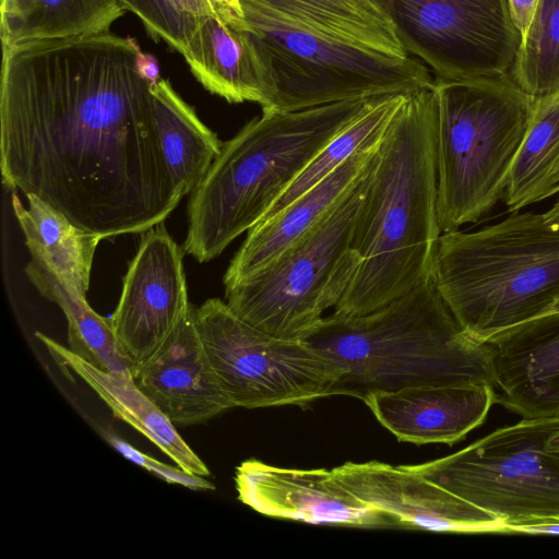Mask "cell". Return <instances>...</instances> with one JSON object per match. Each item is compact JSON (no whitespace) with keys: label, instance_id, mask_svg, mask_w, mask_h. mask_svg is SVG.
Instances as JSON below:
<instances>
[{"label":"cell","instance_id":"cell-1","mask_svg":"<svg viewBox=\"0 0 559 559\" xmlns=\"http://www.w3.org/2000/svg\"><path fill=\"white\" fill-rule=\"evenodd\" d=\"M139 45L110 32L2 48L0 169L104 238L164 223L180 198L167 168Z\"/></svg>","mask_w":559,"mask_h":559},{"label":"cell","instance_id":"cell-2","mask_svg":"<svg viewBox=\"0 0 559 559\" xmlns=\"http://www.w3.org/2000/svg\"><path fill=\"white\" fill-rule=\"evenodd\" d=\"M433 84L407 94L386 127L352 236L354 276L333 312H372L431 277L438 221Z\"/></svg>","mask_w":559,"mask_h":559},{"label":"cell","instance_id":"cell-3","mask_svg":"<svg viewBox=\"0 0 559 559\" xmlns=\"http://www.w3.org/2000/svg\"><path fill=\"white\" fill-rule=\"evenodd\" d=\"M344 374L333 395L442 384H492L491 348L460 326L432 277L367 314L332 312L302 338Z\"/></svg>","mask_w":559,"mask_h":559},{"label":"cell","instance_id":"cell-4","mask_svg":"<svg viewBox=\"0 0 559 559\" xmlns=\"http://www.w3.org/2000/svg\"><path fill=\"white\" fill-rule=\"evenodd\" d=\"M378 97L296 111L262 110L247 122L223 142L190 194L185 253L200 263L218 257L258 224L319 151Z\"/></svg>","mask_w":559,"mask_h":559},{"label":"cell","instance_id":"cell-5","mask_svg":"<svg viewBox=\"0 0 559 559\" xmlns=\"http://www.w3.org/2000/svg\"><path fill=\"white\" fill-rule=\"evenodd\" d=\"M431 277L462 330L487 343L559 300V229L543 214L513 212L475 231L443 233Z\"/></svg>","mask_w":559,"mask_h":559},{"label":"cell","instance_id":"cell-6","mask_svg":"<svg viewBox=\"0 0 559 559\" xmlns=\"http://www.w3.org/2000/svg\"><path fill=\"white\" fill-rule=\"evenodd\" d=\"M441 233L477 222L506 193L536 97L511 78L433 83Z\"/></svg>","mask_w":559,"mask_h":559},{"label":"cell","instance_id":"cell-7","mask_svg":"<svg viewBox=\"0 0 559 559\" xmlns=\"http://www.w3.org/2000/svg\"><path fill=\"white\" fill-rule=\"evenodd\" d=\"M262 110L296 111L336 102L409 93L435 83L414 57L397 58L322 36L241 2Z\"/></svg>","mask_w":559,"mask_h":559},{"label":"cell","instance_id":"cell-8","mask_svg":"<svg viewBox=\"0 0 559 559\" xmlns=\"http://www.w3.org/2000/svg\"><path fill=\"white\" fill-rule=\"evenodd\" d=\"M374 159L310 229L267 264L225 287L226 304L237 317L269 334L302 340L334 309L354 276L352 236Z\"/></svg>","mask_w":559,"mask_h":559},{"label":"cell","instance_id":"cell-9","mask_svg":"<svg viewBox=\"0 0 559 559\" xmlns=\"http://www.w3.org/2000/svg\"><path fill=\"white\" fill-rule=\"evenodd\" d=\"M407 467L496 515L503 533L559 521V416L522 418L455 453Z\"/></svg>","mask_w":559,"mask_h":559},{"label":"cell","instance_id":"cell-10","mask_svg":"<svg viewBox=\"0 0 559 559\" xmlns=\"http://www.w3.org/2000/svg\"><path fill=\"white\" fill-rule=\"evenodd\" d=\"M199 335L234 407L307 405L333 395L344 370L305 340L263 332L211 298L194 308Z\"/></svg>","mask_w":559,"mask_h":559},{"label":"cell","instance_id":"cell-11","mask_svg":"<svg viewBox=\"0 0 559 559\" xmlns=\"http://www.w3.org/2000/svg\"><path fill=\"white\" fill-rule=\"evenodd\" d=\"M438 81L511 78L522 44L509 0H373Z\"/></svg>","mask_w":559,"mask_h":559},{"label":"cell","instance_id":"cell-12","mask_svg":"<svg viewBox=\"0 0 559 559\" xmlns=\"http://www.w3.org/2000/svg\"><path fill=\"white\" fill-rule=\"evenodd\" d=\"M183 253L160 223L142 234L129 264L109 321L132 374L159 349L191 306Z\"/></svg>","mask_w":559,"mask_h":559},{"label":"cell","instance_id":"cell-13","mask_svg":"<svg viewBox=\"0 0 559 559\" xmlns=\"http://www.w3.org/2000/svg\"><path fill=\"white\" fill-rule=\"evenodd\" d=\"M353 496L385 513L399 528L437 533H503V522L411 471L379 461L332 468Z\"/></svg>","mask_w":559,"mask_h":559},{"label":"cell","instance_id":"cell-14","mask_svg":"<svg viewBox=\"0 0 559 559\" xmlns=\"http://www.w3.org/2000/svg\"><path fill=\"white\" fill-rule=\"evenodd\" d=\"M238 499L257 512L314 525L399 527L353 496L326 468H285L250 459L236 468Z\"/></svg>","mask_w":559,"mask_h":559},{"label":"cell","instance_id":"cell-15","mask_svg":"<svg viewBox=\"0 0 559 559\" xmlns=\"http://www.w3.org/2000/svg\"><path fill=\"white\" fill-rule=\"evenodd\" d=\"M487 343L496 404L521 418L559 416V310L514 325Z\"/></svg>","mask_w":559,"mask_h":559},{"label":"cell","instance_id":"cell-16","mask_svg":"<svg viewBox=\"0 0 559 559\" xmlns=\"http://www.w3.org/2000/svg\"><path fill=\"white\" fill-rule=\"evenodd\" d=\"M132 376L177 425L202 424L234 407L206 355L192 305L159 349Z\"/></svg>","mask_w":559,"mask_h":559},{"label":"cell","instance_id":"cell-17","mask_svg":"<svg viewBox=\"0 0 559 559\" xmlns=\"http://www.w3.org/2000/svg\"><path fill=\"white\" fill-rule=\"evenodd\" d=\"M399 441L453 445L481 426L496 404L492 384H442L374 392L365 397Z\"/></svg>","mask_w":559,"mask_h":559},{"label":"cell","instance_id":"cell-18","mask_svg":"<svg viewBox=\"0 0 559 559\" xmlns=\"http://www.w3.org/2000/svg\"><path fill=\"white\" fill-rule=\"evenodd\" d=\"M384 131L275 215L250 228L226 270L224 286L267 264L318 223L369 168Z\"/></svg>","mask_w":559,"mask_h":559},{"label":"cell","instance_id":"cell-19","mask_svg":"<svg viewBox=\"0 0 559 559\" xmlns=\"http://www.w3.org/2000/svg\"><path fill=\"white\" fill-rule=\"evenodd\" d=\"M53 360L82 379L110 408L114 416L127 423L168 455L187 473L202 477L211 472L187 444L175 424L136 384L130 371L102 370L51 337L35 333Z\"/></svg>","mask_w":559,"mask_h":559},{"label":"cell","instance_id":"cell-20","mask_svg":"<svg viewBox=\"0 0 559 559\" xmlns=\"http://www.w3.org/2000/svg\"><path fill=\"white\" fill-rule=\"evenodd\" d=\"M316 34L391 57H409L373 0H239Z\"/></svg>","mask_w":559,"mask_h":559},{"label":"cell","instance_id":"cell-21","mask_svg":"<svg viewBox=\"0 0 559 559\" xmlns=\"http://www.w3.org/2000/svg\"><path fill=\"white\" fill-rule=\"evenodd\" d=\"M26 198L28 207L13 193L12 207L32 259L45 264L86 298L94 254L104 237L78 227L36 195L26 194Z\"/></svg>","mask_w":559,"mask_h":559},{"label":"cell","instance_id":"cell-22","mask_svg":"<svg viewBox=\"0 0 559 559\" xmlns=\"http://www.w3.org/2000/svg\"><path fill=\"white\" fill-rule=\"evenodd\" d=\"M192 74L211 93L229 103L262 104V85L243 31L217 15L206 16L185 56Z\"/></svg>","mask_w":559,"mask_h":559},{"label":"cell","instance_id":"cell-23","mask_svg":"<svg viewBox=\"0 0 559 559\" xmlns=\"http://www.w3.org/2000/svg\"><path fill=\"white\" fill-rule=\"evenodd\" d=\"M153 114L164 158L177 194H191L221 152L223 142L160 79L151 86Z\"/></svg>","mask_w":559,"mask_h":559},{"label":"cell","instance_id":"cell-24","mask_svg":"<svg viewBox=\"0 0 559 559\" xmlns=\"http://www.w3.org/2000/svg\"><path fill=\"white\" fill-rule=\"evenodd\" d=\"M2 48L109 32L123 15L119 0H1Z\"/></svg>","mask_w":559,"mask_h":559},{"label":"cell","instance_id":"cell-25","mask_svg":"<svg viewBox=\"0 0 559 559\" xmlns=\"http://www.w3.org/2000/svg\"><path fill=\"white\" fill-rule=\"evenodd\" d=\"M559 192V90L536 97L532 120L506 189L510 213Z\"/></svg>","mask_w":559,"mask_h":559},{"label":"cell","instance_id":"cell-26","mask_svg":"<svg viewBox=\"0 0 559 559\" xmlns=\"http://www.w3.org/2000/svg\"><path fill=\"white\" fill-rule=\"evenodd\" d=\"M25 273L37 290L64 313L69 348L73 353L105 371H130L118 350L109 319L96 313L85 297L39 261L32 259Z\"/></svg>","mask_w":559,"mask_h":559},{"label":"cell","instance_id":"cell-27","mask_svg":"<svg viewBox=\"0 0 559 559\" xmlns=\"http://www.w3.org/2000/svg\"><path fill=\"white\" fill-rule=\"evenodd\" d=\"M409 93L379 96L359 117L319 151L261 221L275 215L382 133Z\"/></svg>","mask_w":559,"mask_h":559},{"label":"cell","instance_id":"cell-28","mask_svg":"<svg viewBox=\"0 0 559 559\" xmlns=\"http://www.w3.org/2000/svg\"><path fill=\"white\" fill-rule=\"evenodd\" d=\"M124 11H131L154 39L187 55L190 41L201 22L217 15L237 29L247 27L239 0H119Z\"/></svg>","mask_w":559,"mask_h":559},{"label":"cell","instance_id":"cell-29","mask_svg":"<svg viewBox=\"0 0 559 559\" xmlns=\"http://www.w3.org/2000/svg\"><path fill=\"white\" fill-rule=\"evenodd\" d=\"M512 79L534 97L559 90V0H540L522 38Z\"/></svg>","mask_w":559,"mask_h":559},{"label":"cell","instance_id":"cell-30","mask_svg":"<svg viewBox=\"0 0 559 559\" xmlns=\"http://www.w3.org/2000/svg\"><path fill=\"white\" fill-rule=\"evenodd\" d=\"M107 441L124 457L134 464L154 473L167 483L178 484L193 490H213L215 486L202 476L190 474L181 469L164 464L130 445L116 435L105 433Z\"/></svg>","mask_w":559,"mask_h":559},{"label":"cell","instance_id":"cell-31","mask_svg":"<svg viewBox=\"0 0 559 559\" xmlns=\"http://www.w3.org/2000/svg\"><path fill=\"white\" fill-rule=\"evenodd\" d=\"M540 0H509L510 10L522 38L526 34Z\"/></svg>","mask_w":559,"mask_h":559},{"label":"cell","instance_id":"cell-32","mask_svg":"<svg viewBox=\"0 0 559 559\" xmlns=\"http://www.w3.org/2000/svg\"><path fill=\"white\" fill-rule=\"evenodd\" d=\"M136 69L139 74L150 83L151 86L160 80L157 60L150 53L141 50L139 51L136 57Z\"/></svg>","mask_w":559,"mask_h":559},{"label":"cell","instance_id":"cell-33","mask_svg":"<svg viewBox=\"0 0 559 559\" xmlns=\"http://www.w3.org/2000/svg\"><path fill=\"white\" fill-rule=\"evenodd\" d=\"M545 221L555 228L559 229V200L545 213H543Z\"/></svg>","mask_w":559,"mask_h":559},{"label":"cell","instance_id":"cell-34","mask_svg":"<svg viewBox=\"0 0 559 559\" xmlns=\"http://www.w3.org/2000/svg\"><path fill=\"white\" fill-rule=\"evenodd\" d=\"M556 310H559V300L547 312Z\"/></svg>","mask_w":559,"mask_h":559}]
</instances>
